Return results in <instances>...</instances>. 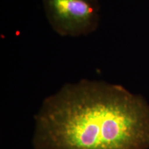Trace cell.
<instances>
[{"label":"cell","mask_w":149,"mask_h":149,"mask_svg":"<svg viewBox=\"0 0 149 149\" xmlns=\"http://www.w3.org/2000/svg\"><path fill=\"white\" fill-rule=\"evenodd\" d=\"M42 2L48 22L61 36H82L97 29L98 0H42Z\"/></svg>","instance_id":"7a4b0ae2"},{"label":"cell","mask_w":149,"mask_h":149,"mask_svg":"<svg viewBox=\"0 0 149 149\" xmlns=\"http://www.w3.org/2000/svg\"><path fill=\"white\" fill-rule=\"evenodd\" d=\"M33 149H148L149 103L119 84L81 79L44 100Z\"/></svg>","instance_id":"6da1fadb"}]
</instances>
